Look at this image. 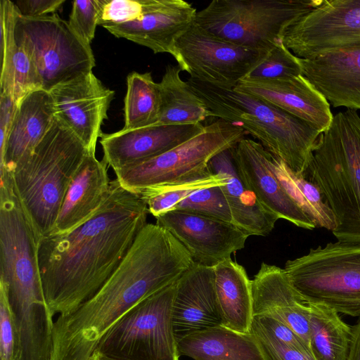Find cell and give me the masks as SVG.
Here are the masks:
<instances>
[{"label": "cell", "instance_id": "ba28073f", "mask_svg": "<svg viewBox=\"0 0 360 360\" xmlns=\"http://www.w3.org/2000/svg\"><path fill=\"white\" fill-rule=\"evenodd\" d=\"M177 281L132 307L95 350L120 360H179L172 324Z\"/></svg>", "mask_w": 360, "mask_h": 360}, {"label": "cell", "instance_id": "7402d4cb", "mask_svg": "<svg viewBox=\"0 0 360 360\" xmlns=\"http://www.w3.org/2000/svg\"><path fill=\"white\" fill-rule=\"evenodd\" d=\"M55 118L53 99L48 91L37 89L20 101L5 146L0 150V174L13 173L28 159Z\"/></svg>", "mask_w": 360, "mask_h": 360}, {"label": "cell", "instance_id": "d590c367", "mask_svg": "<svg viewBox=\"0 0 360 360\" xmlns=\"http://www.w3.org/2000/svg\"><path fill=\"white\" fill-rule=\"evenodd\" d=\"M19 338L10 307L8 286L0 281V360H17Z\"/></svg>", "mask_w": 360, "mask_h": 360}, {"label": "cell", "instance_id": "52a82bcc", "mask_svg": "<svg viewBox=\"0 0 360 360\" xmlns=\"http://www.w3.org/2000/svg\"><path fill=\"white\" fill-rule=\"evenodd\" d=\"M321 0H213L198 11L194 22L238 45L270 51L284 30Z\"/></svg>", "mask_w": 360, "mask_h": 360}, {"label": "cell", "instance_id": "d4e9b609", "mask_svg": "<svg viewBox=\"0 0 360 360\" xmlns=\"http://www.w3.org/2000/svg\"><path fill=\"white\" fill-rule=\"evenodd\" d=\"M210 169L219 174L224 184L221 189L229 204L233 224L250 236H267L278 218L267 210L238 172L231 149L220 153L209 163Z\"/></svg>", "mask_w": 360, "mask_h": 360}, {"label": "cell", "instance_id": "7bdbcfd3", "mask_svg": "<svg viewBox=\"0 0 360 360\" xmlns=\"http://www.w3.org/2000/svg\"><path fill=\"white\" fill-rule=\"evenodd\" d=\"M88 360H120L105 355L97 350H95Z\"/></svg>", "mask_w": 360, "mask_h": 360}, {"label": "cell", "instance_id": "f35d334b", "mask_svg": "<svg viewBox=\"0 0 360 360\" xmlns=\"http://www.w3.org/2000/svg\"><path fill=\"white\" fill-rule=\"evenodd\" d=\"M252 334L264 360H316L309 354L288 346L269 337L253 325Z\"/></svg>", "mask_w": 360, "mask_h": 360}, {"label": "cell", "instance_id": "60d3db41", "mask_svg": "<svg viewBox=\"0 0 360 360\" xmlns=\"http://www.w3.org/2000/svg\"><path fill=\"white\" fill-rule=\"evenodd\" d=\"M0 150H3L17 110L18 103L9 96L0 93Z\"/></svg>", "mask_w": 360, "mask_h": 360}, {"label": "cell", "instance_id": "b9f144b4", "mask_svg": "<svg viewBox=\"0 0 360 360\" xmlns=\"http://www.w3.org/2000/svg\"><path fill=\"white\" fill-rule=\"evenodd\" d=\"M347 360H360V319L352 327V340Z\"/></svg>", "mask_w": 360, "mask_h": 360}, {"label": "cell", "instance_id": "1f68e13d", "mask_svg": "<svg viewBox=\"0 0 360 360\" xmlns=\"http://www.w3.org/2000/svg\"><path fill=\"white\" fill-rule=\"evenodd\" d=\"M224 179L208 167L205 171L173 184L144 189L138 194L155 217L172 210L192 193L204 188L222 186Z\"/></svg>", "mask_w": 360, "mask_h": 360}, {"label": "cell", "instance_id": "74e56055", "mask_svg": "<svg viewBox=\"0 0 360 360\" xmlns=\"http://www.w3.org/2000/svg\"><path fill=\"white\" fill-rule=\"evenodd\" d=\"M251 325L257 327L269 337L313 356L311 349L306 342L281 321L269 315L253 316Z\"/></svg>", "mask_w": 360, "mask_h": 360}, {"label": "cell", "instance_id": "9c48e42d", "mask_svg": "<svg viewBox=\"0 0 360 360\" xmlns=\"http://www.w3.org/2000/svg\"><path fill=\"white\" fill-rule=\"evenodd\" d=\"M245 134L241 127L217 119L180 145L139 164L115 171L116 179L136 193L184 180L207 169L214 157L234 147Z\"/></svg>", "mask_w": 360, "mask_h": 360}, {"label": "cell", "instance_id": "277c9868", "mask_svg": "<svg viewBox=\"0 0 360 360\" xmlns=\"http://www.w3.org/2000/svg\"><path fill=\"white\" fill-rule=\"evenodd\" d=\"M323 193L339 241L360 244V116L347 109L321 133L304 176Z\"/></svg>", "mask_w": 360, "mask_h": 360}, {"label": "cell", "instance_id": "f546056e", "mask_svg": "<svg viewBox=\"0 0 360 360\" xmlns=\"http://www.w3.org/2000/svg\"><path fill=\"white\" fill-rule=\"evenodd\" d=\"M124 126L129 130L153 126L158 120L160 96L158 83L150 72H134L127 79Z\"/></svg>", "mask_w": 360, "mask_h": 360}, {"label": "cell", "instance_id": "e0dca14e", "mask_svg": "<svg viewBox=\"0 0 360 360\" xmlns=\"http://www.w3.org/2000/svg\"><path fill=\"white\" fill-rule=\"evenodd\" d=\"M202 124L153 125L103 133L100 143L103 160L114 171L129 167L158 156L197 135Z\"/></svg>", "mask_w": 360, "mask_h": 360}, {"label": "cell", "instance_id": "7a4b0ae2", "mask_svg": "<svg viewBox=\"0 0 360 360\" xmlns=\"http://www.w3.org/2000/svg\"><path fill=\"white\" fill-rule=\"evenodd\" d=\"M193 263L169 231L146 224L101 288L75 311L58 316L49 360H88L104 335L127 311L177 281Z\"/></svg>", "mask_w": 360, "mask_h": 360}, {"label": "cell", "instance_id": "4316f807", "mask_svg": "<svg viewBox=\"0 0 360 360\" xmlns=\"http://www.w3.org/2000/svg\"><path fill=\"white\" fill-rule=\"evenodd\" d=\"M179 356L193 360H264L250 333L222 326L190 334L177 342Z\"/></svg>", "mask_w": 360, "mask_h": 360}, {"label": "cell", "instance_id": "e575fe53", "mask_svg": "<svg viewBox=\"0 0 360 360\" xmlns=\"http://www.w3.org/2000/svg\"><path fill=\"white\" fill-rule=\"evenodd\" d=\"M98 25H117L134 21L147 12L153 0H99Z\"/></svg>", "mask_w": 360, "mask_h": 360}, {"label": "cell", "instance_id": "d6a6232c", "mask_svg": "<svg viewBox=\"0 0 360 360\" xmlns=\"http://www.w3.org/2000/svg\"><path fill=\"white\" fill-rule=\"evenodd\" d=\"M173 210L188 211L233 224L231 208L221 186L195 191Z\"/></svg>", "mask_w": 360, "mask_h": 360}, {"label": "cell", "instance_id": "8d00e7d4", "mask_svg": "<svg viewBox=\"0 0 360 360\" xmlns=\"http://www.w3.org/2000/svg\"><path fill=\"white\" fill-rule=\"evenodd\" d=\"M68 22L86 43L94 38L100 12L99 0H76L72 3Z\"/></svg>", "mask_w": 360, "mask_h": 360}, {"label": "cell", "instance_id": "83f0119b", "mask_svg": "<svg viewBox=\"0 0 360 360\" xmlns=\"http://www.w3.org/2000/svg\"><path fill=\"white\" fill-rule=\"evenodd\" d=\"M181 72L178 65L166 67L158 83L160 111L154 125L201 124L210 117L202 99L191 89L188 81L181 78Z\"/></svg>", "mask_w": 360, "mask_h": 360}, {"label": "cell", "instance_id": "2e32d148", "mask_svg": "<svg viewBox=\"0 0 360 360\" xmlns=\"http://www.w3.org/2000/svg\"><path fill=\"white\" fill-rule=\"evenodd\" d=\"M183 0H153L149 10L139 19L103 27L118 38L146 46L154 53L176 56V40L194 22L197 13Z\"/></svg>", "mask_w": 360, "mask_h": 360}, {"label": "cell", "instance_id": "8fae6325", "mask_svg": "<svg viewBox=\"0 0 360 360\" xmlns=\"http://www.w3.org/2000/svg\"><path fill=\"white\" fill-rule=\"evenodd\" d=\"M174 59L190 78L215 86L234 87L269 51L217 37L193 22L175 43Z\"/></svg>", "mask_w": 360, "mask_h": 360}, {"label": "cell", "instance_id": "d6986e66", "mask_svg": "<svg viewBox=\"0 0 360 360\" xmlns=\"http://www.w3.org/2000/svg\"><path fill=\"white\" fill-rule=\"evenodd\" d=\"M214 280L213 266L196 262L178 279L172 305L177 342L190 334L221 326Z\"/></svg>", "mask_w": 360, "mask_h": 360}, {"label": "cell", "instance_id": "ab89813d", "mask_svg": "<svg viewBox=\"0 0 360 360\" xmlns=\"http://www.w3.org/2000/svg\"><path fill=\"white\" fill-rule=\"evenodd\" d=\"M64 2L65 0H25L13 3L20 15L37 18L56 13Z\"/></svg>", "mask_w": 360, "mask_h": 360}, {"label": "cell", "instance_id": "5b68a950", "mask_svg": "<svg viewBox=\"0 0 360 360\" xmlns=\"http://www.w3.org/2000/svg\"><path fill=\"white\" fill-rule=\"evenodd\" d=\"M88 153L56 116L31 155L13 172L16 193L39 243L51 233L68 186Z\"/></svg>", "mask_w": 360, "mask_h": 360}, {"label": "cell", "instance_id": "6da1fadb", "mask_svg": "<svg viewBox=\"0 0 360 360\" xmlns=\"http://www.w3.org/2000/svg\"><path fill=\"white\" fill-rule=\"evenodd\" d=\"M148 212L141 195L115 179L89 220L69 232L41 240V281L53 316L75 311L101 288L147 224Z\"/></svg>", "mask_w": 360, "mask_h": 360}, {"label": "cell", "instance_id": "603a6c76", "mask_svg": "<svg viewBox=\"0 0 360 360\" xmlns=\"http://www.w3.org/2000/svg\"><path fill=\"white\" fill-rule=\"evenodd\" d=\"M107 165L96 158V153H87L68 186L51 234L76 229L98 210L111 181Z\"/></svg>", "mask_w": 360, "mask_h": 360}, {"label": "cell", "instance_id": "ffe728a7", "mask_svg": "<svg viewBox=\"0 0 360 360\" xmlns=\"http://www.w3.org/2000/svg\"><path fill=\"white\" fill-rule=\"evenodd\" d=\"M302 75L333 107L360 110V47L299 58Z\"/></svg>", "mask_w": 360, "mask_h": 360}, {"label": "cell", "instance_id": "8992f818", "mask_svg": "<svg viewBox=\"0 0 360 360\" xmlns=\"http://www.w3.org/2000/svg\"><path fill=\"white\" fill-rule=\"evenodd\" d=\"M284 270L307 302L360 316V244L338 240L311 248L287 261Z\"/></svg>", "mask_w": 360, "mask_h": 360}, {"label": "cell", "instance_id": "30bf717a", "mask_svg": "<svg viewBox=\"0 0 360 360\" xmlns=\"http://www.w3.org/2000/svg\"><path fill=\"white\" fill-rule=\"evenodd\" d=\"M14 34L31 55L46 91L92 72L96 65L91 45L57 13L29 18L16 10Z\"/></svg>", "mask_w": 360, "mask_h": 360}, {"label": "cell", "instance_id": "44dd1931", "mask_svg": "<svg viewBox=\"0 0 360 360\" xmlns=\"http://www.w3.org/2000/svg\"><path fill=\"white\" fill-rule=\"evenodd\" d=\"M252 290L253 316L281 321L310 347L308 302L292 287L284 269L263 262L252 280Z\"/></svg>", "mask_w": 360, "mask_h": 360}, {"label": "cell", "instance_id": "4fadbf2b", "mask_svg": "<svg viewBox=\"0 0 360 360\" xmlns=\"http://www.w3.org/2000/svg\"><path fill=\"white\" fill-rule=\"evenodd\" d=\"M188 251L194 262L214 265L244 248L249 236L235 224L202 214L173 210L155 217Z\"/></svg>", "mask_w": 360, "mask_h": 360}, {"label": "cell", "instance_id": "f1b7e54d", "mask_svg": "<svg viewBox=\"0 0 360 360\" xmlns=\"http://www.w3.org/2000/svg\"><path fill=\"white\" fill-rule=\"evenodd\" d=\"M310 347L316 360H347L352 327L335 310L309 302Z\"/></svg>", "mask_w": 360, "mask_h": 360}, {"label": "cell", "instance_id": "cb8c5ba5", "mask_svg": "<svg viewBox=\"0 0 360 360\" xmlns=\"http://www.w3.org/2000/svg\"><path fill=\"white\" fill-rule=\"evenodd\" d=\"M15 16L14 3L10 0H1L0 93L9 96L18 105L27 94L42 89V84L31 55L15 39Z\"/></svg>", "mask_w": 360, "mask_h": 360}, {"label": "cell", "instance_id": "7c38bea8", "mask_svg": "<svg viewBox=\"0 0 360 360\" xmlns=\"http://www.w3.org/2000/svg\"><path fill=\"white\" fill-rule=\"evenodd\" d=\"M281 40L300 58L360 47V0H321L286 27Z\"/></svg>", "mask_w": 360, "mask_h": 360}, {"label": "cell", "instance_id": "484cf974", "mask_svg": "<svg viewBox=\"0 0 360 360\" xmlns=\"http://www.w3.org/2000/svg\"><path fill=\"white\" fill-rule=\"evenodd\" d=\"M213 269L221 326L239 333H249L253 318L252 280L244 267L231 258Z\"/></svg>", "mask_w": 360, "mask_h": 360}, {"label": "cell", "instance_id": "4dcf8cb0", "mask_svg": "<svg viewBox=\"0 0 360 360\" xmlns=\"http://www.w3.org/2000/svg\"><path fill=\"white\" fill-rule=\"evenodd\" d=\"M274 164L285 188L316 226L332 231L335 227V217L319 187L304 176L295 174L275 156Z\"/></svg>", "mask_w": 360, "mask_h": 360}, {"label": "cell", "instance_id": "5bb4252c", "mask_svg": "<svg viewBox=\"0 0 360 360\" xmlns=\"http://www.w3.org/2000/svg\"><path fill=\"white\" fill-rule=\"evenodd\" d=\"M49 93L56 116L84 143L89 152L96 153L114 91L91 72L58 84Z\"/></svg>", "mask_w": 360, "mask_h": 360}, {"label": "cell", "instance_id": "3957f363", "mask_svg": "<svg viewBox=\"0 0 360 360\" xmlns=\"http://www.w3.org/2000/svg\"><path fill=\"white\" fill-rule=\"evenodd\" d=\"M191 89L210 117L241 127L295 174L304 176L321 134L309 123L235 87L215 86L192 79Z\"/></svg>", "mask_w": 360, "mask_h": 360}, {"label": "cell", "instance_id": "ac0fdd59", "mask_svg": "<svg viewBox=\"0 0 360 360\" xmlns=\"http://www.w3.org/2000/svg\"><path fill=\"white\" fill-rule=\"evenodd\" d=\"M234 87L278 107L321 133L333 119L328 101L302 75L275 79L244 78Z\"/></svg>", "mask_w": 360, "mask_h": 360}, {"label": "cell", "instance_id": "9a60e30c", "mask_svg": "<svg viewBox=\"0 0 360 360\" xmlns=\"http://www.w3.org/2000/svg\"><path fill=\"white\" fill-rule=\"evenodd\" d=\"M231 153L240 176L267 210L298 227H316L282 184L274 169V155L262 144L243 138Z\"/></svg>", "mask_w": 360, "mask_h": 360}, {"label": "cell", "instance_id": "836d02e7", "mask_svg": "<svg viewBox=\"0 0 360 360\" xmlns=\"http://www.w3.org/2000/svg\"><path fill=\"white\" fill-rule=\"evenodd\" d=\"M302 75L299 58L283 43L281 39L265 58L245 78L275 79ZM244 79V78H243Z\"/></svg>", "mask_w": 360, "mask_h": 360}]
</instances>
